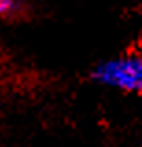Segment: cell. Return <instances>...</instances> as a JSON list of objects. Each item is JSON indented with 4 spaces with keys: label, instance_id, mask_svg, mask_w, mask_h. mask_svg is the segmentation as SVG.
<instances>
[{
    "label": "cell",
    "instance_id": "6da1fadb",
    "mask_svg": "<svg viewBox=\"0 0 142 147\" xmlns=\"http://www.w3.org/2000/svg\"><path fill=\"white\" fill-rule=\"evenodd\" d=\"M94 83L107 88L142 94V50L127 52L98 63L90 74Z\"/></svg>",
    "mask_w": 142,
    "mask_h": 147
},
{
    "label": "cell",
    "instance_id": "7a4b0ae2",
    "mask_svg": "<svg viewBox=\"0 0 142 147\" xmlns=\"http://www.w3.org/2000/svg\"><path fill=\"white\" fill-rule=\"evenodd\" d=\"M19 9H20L19 0H0V20L15 15Z\"/></svg>",
    "mask_w": 142,
    "mask_h": 147
}]
</instances>
